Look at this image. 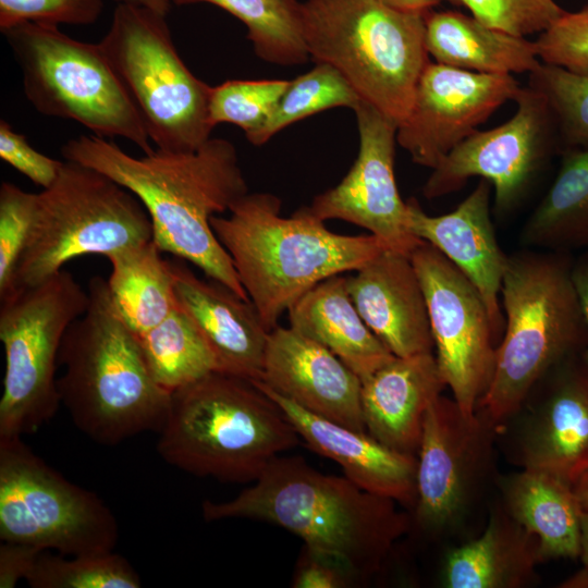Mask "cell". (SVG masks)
Instances as JSON below:
<instances>
[{
  "mask_svg": "<svg viewBox=\"0 0 588 588\" xmlns=\"http://www.w3.org/2000/svg\"><path fill=\"white\" fill-rule=\"evenodd\" d=\"M65 160L103 173L145 206L152 241L162 252L192 262L244 299H249L232 259L216 237L212 216L229 211L248 193L234 145L209 138L193 151L154 149L136 158L112 140L81 135L61 149Z\"/></svg>",
  "mask_w": 588,
  "mask_h": 588,
  "instance_id": "6da1fadb",
  "label": "cell"
},
{
  "mask_svg": "<svg viewBox=\"0 0 588 588\" xmlns=\"http://www.w3.org/2000/svg\"><path fill=\"white\" fill-rule=\"evenodd\" d=\"M397 504L345 476L323 474L301 456H277L234 499L205 501L201 510L207 522L252 518L278 525L362 577L380 569L412 526Z\"/></svg>",
  "mask_w": 588,
  "mask_h": 588,
  "instance_id": "7a4b0ae2",
  "label": "cell"
},
{
  "mask_svg": "<svg viewBox=\"0 0 588 588\" xmlns=\"http://www.w3.org/2000/svg\"><path fill=\"white\" fill-rule=\"evenodd\" d=\"M88 307L66 330L58 358L61 405L78 430L102 445L159 432L171 393L154 379L136 333L122 317L107 280L93 277Z\"/></svg>",
  "mask_w": 588,
  "mask_h": 588,
  "instance_id": "3957f363",
  "label": "cell"
},
{
  "mask_svg": "<svg viewBox=\"0 0 588 588\" xmlns=\"http://www.w3.org/2000/svg\"><path fill=\"white\" fill-rule=\"evenodd\" d=\"M281 205L273 194L248 192L232 204L228 217L210 219L216 237L269 331L316 284L355 271L388 249L373 234L330 231L307 206L282 217Z\"/></svg>",
  "mask_w": 588,
  "mask_h": 588,
  "instance_id": "277c9868",
  "label": "cell"
},
{
  "mask_svg": "<svg viewBox=\"0 0 588 588\" xmlns=\"http://www.w3.org/2000/svg\"><path fill=\"white\" fill-rule=\"evenodd\" d=\"M573 258L527 247L507 255L500 291L504 329L491 383L476 409L500 434L553 368L587 350Z\"/></svg>",
  "mask_w": 588,
  "mask_h": 588,
  "instance_id": "5b68a950",
  "label": "cell"
},
{
  "mask_svg": "<svg viewBox=\"0 0 588 588\" xmlns=\"http://www.w3.org/2000/svg\"><path fill=\"white\" fill-rule=\"evenodd\" d=\"M157 441L170 465L220 481H255L301 438L285 413L254 381L212 371L171 393Z\"/></svg>",
  "mask_w": 588,
  "mask_h": 588,
  "instance_id": "8992f818",
  "label": "cell"
},
{
  "mask_svg": "<svg viewBox=\"0 0 588 588\" xmlns=\"http://www.w3.org/2000/svg\"><path fill=\"white\" fill-rule=\"evenodd\" d=\"M303 37L316 63L333 66L360 100L397 125L430 62L425 14L380 0H305Z\"/></svg>",
  "mask_w": 588,
  "mask_h": 588,
  "instance_id": "52a82bcc",
  "label": "cell"
},
{
  "mask_svg": "<svg viewBox=\"0 0 588 588\" xmlns=\"http://www.w3.org/2000/svg\"><path fill=\"white\" fill-rule=\"evenodd\" d=\"M151 240L150 217L136 195L95 169L65 160L54 183L37 194L8 295L42 282L78 256L108 257Z\"/></svg>",
  "mask_w": 588,
  "mask_h": 588,
  "instance_id": "ba28073f",
  "label": "cell"
},
{
  "mask_svg": "<svg viewBox=\"0 0 588 588\" xmlns=\"http://www.w3.org/2000/svg\"><path fill=\"white\" fill-rule=\"evenodd\" d=\"M21 69L24 94L41 114L75 121L94 135L154 150L143 118L99 44L58 25L25 22L2 32Z\"/></svg>",
  "mask_w": 588,
  "mask_h": 588,
  "instance_id": "9c48e42d",
  "label": "cell"
},
{
  "mask_svg": "<svg viewBox=\"0 0 588 588\" xmlns=\"http://www.w3.org/2000/svg\"><path fill=\"white\" fill-rule=\"evenodd\" d=\"M98 44L158 149L193 151L210 138L215 128L209 118L212 87L181 59L166 15L118 4Z\"/></svg>",
  "mask_w": 588,
  "mask_h": 588,
  "instance_id": "30bf717a",
  "label": "cell"
},
{
  "mask_svg": "<svg viewBox=\"0 0 588 588\" xmlns=\"http://www.w3.org/2000/svg\"><path fill=\"white\" fill-rule=\"evenodd\" d=\"M0 301L5 355L0 438L22 437L47 424L61 405L56 378L61 343L68 328L85 314L89 296L62 269Z\"/></svg>",
  "mask_w": 588,
  "mask_h": 588,
  "instance_id": "8fae6325",
  "label": "cell"
},
{
  "mask_svg": "<svg viewBox=\"0 0 588 588\" xmlns=\"http://www.w3.org/2000/svg\"><path fill=\"white\" fill-rule=\"evenodd\" d=\"M0 538L64 555L113 551L118 522L103 500L36 455L0 438Z\"/></svg>",
  "mask_w": 588,
  "mask_h": 588,
  "instance_id": "7c38bea8",
  "label": "cell"
},
{
  "mask_svg": "<svg viewBox=\"0 0 588 588\" xmlns=\"http://www.w3.org/2000/svg\"><path fill=\"white\" fill-rule=\"evenodd\" d=\"M500 431L454 399L438 396L429 406L417 452L414 517L431 537L453 535L483 497L495 469Z\"/></svg>",
  "mask_w": 588,
  "mask_h": 588,
  "instance_id": "4fadbf2b",
  "label": "cell"
},
{
  "mask_svg": "<svg viewBox=\"0 0 588 588\" xmlns=\"http://www.w3.org/2000/svg\"><path fill=\"white\" fill-rule=\"evenodd\" d=\"M514 101L517 108L510 120L488 131H475L432 169L422 186L426 198L455 193L478 176L492 185V211L498 217L519 207L561 148L544 98L526 86Z\"/></svg>",
  "mask_w": 588,
  "mask_h": 588,
  "instance_id": "5bb4252c",
  "label": "cell"
},
{
  "mask_svg": "<svg viewBox=\"0 0 588 588\" xmlns=\"http://www.w3.org/2000/svg\"><path fill=\"white\" fill-rule=\"evenodd\" d=\"M411 260L425 294L440 373L462 411L475 413L491 383L499 344L485 302L431 244L422 241Z\"/></svg>",
  "mask_w": 588,
  "mask_h": 588,
  "instance_id": "9a60e30c",
  "label": "cell"
},
{
  "mask_svg": "<svg viewBox=\"0 0 588 588\" xmlns=\"http://www.w3.org/2000/svg\"><path fill=\"white\" fill-rule=\"evenodd\" d=\"M354 112L358 156L343 180L317 195L307 209L322 221L339 219L364 228L389 250L411 257L422 241L409 230L407 203L395 182L397 124L363 100Z\"/></svg>",
  "mask_w": 588,
  "mask_h": 588,
  "instance_id": "2e32d148",
  "label": "cell"
},
{
  "mask_svg": "<svg viewBox=\"0 0 588 588\" xmlns=\"http://www.w3.org/2000/svg\"><path fill=\"white\" fill-rule=\"evenodd\" d=\"M520 85L513 75L483 74L429 62L424 69L396 142L420 166L434 169Z\"/></svg>",
  "mask_w": 588,
  "mask_h": 588,
  "instance_id": "e0dca14e",
  "label": "cell"
},
{
  "mask_svg": "<svg viewBox=\"0 0 588 588\" xmlns=\"http://www.w3.org/2000/svg\"><path fill=\"white\" fill-rule=\"evenodd\" d=\"M515 439L516 463L574 486L588 471L585 354L553 368L531 391Z\"/></svg>",
  "mask_w": 588,
  "mask_h": 588,
  "instance_id": "ac0fdd59",
  "label": "cell"
},
{
  "mask_svg": "<svg viewBox=\"0 0 588 588\" xmlns=\"http://www.w3.org/2000/svg\"><path fill=\"white\" fill-rule=\"evenodd\" d=\"M259 380L315 415L367 432L360 378L330 350L291 327L269 332Z\"/></svg>",
  "mask_w": 588,
  "mask_h": 588,
  "instance_id": "d6986e66",
  "label": "cell"
},
{
  "mask_svg": "<svg viewBox=\"0 0 588 588\" xmlns=\"http://www.w3.org/2000/svg\"><path fill=\"white\" fill-rule=\"evenodd\" d=\"M491 193V183L480 179L453 211L440 216L427 215L415 198L406 203L412 233L440 250L473 282L500 342L504 329L500 291L507 255L492 223Z\"/></svg>",
  "mask_w": 588,
  "mask_h": 588,
  "instance_id": "ffe728a7",
  "label": "cell"
},
{
  "mask_svg": "<svg viewBox=\"0 0 588 588\" xmlns=\"http://www.w3.org/2000/svg\"><path fill=\"white\" fill-rule=\"evenodd\" d=\"M179 306L192 320L220 372L259 380L269 330L250 299L226 285L198 278L185 260H170Z\"/></svg>",
  "mask_w": 588,
  "mask_h": 588,
  "instance_id": "44dd1931",
  "label": "cell"
},
{
  "mask_svg": "<svg viewBox=\"0 0 588 588\" xmlns=\"http://www.w3.org/2000/svg\"><path fill=\"white\" fill-rule=\"evenodd\" d=\"M368 328L397 357L433 353L425 294L411 257L383 250L346 277Z\"/></svg>",
  "mask_w": 588,
  "mask_h": 588,
  "instance_id": "7402d4cb",
  "label": "cell"
},
{
  "mask_svg": "<svg viewBox=\"0 0 588 588\" xmlns=\"http://www.w3.org/2000/svg\"><path fill=\"white\" fill-rule=\"evenodd\" d=\"M254 381L279 404L306 445L338 463L345 477L360 488L414 506L417 457L385 446L362 432L315 415L277 393L260 380Z\"/></svg>",
  "mask_w": 588,
  "mask_h": 588,
  "instance_id": "603a6c76",
  "label": "cell"
},
{
  "mask_svg": "<svg viewBox=\"0 0 588 588\" xmlns=\"http://www.w3.org/2000/svg\"><path fill=\"white\" fill-rule=\"evenodd\" d=\"M445 388L433 353L394 356L362 380L367 432L388 448L417 456L426 413Z\"/></svg>",
  "mask_w": 588,
  "mask_h": 588,
  "instance_id": "cb8c5ba5",
  "label": "cell"
},
{
  "mask_svg": "<svg viewBox=\"0 0 588 588\" xmlns=\"http://www.w3.org/2000/svg\"><path fill=\"white\" fill-rule=\"evenodd\" d=\"M287 313L291 328L330 350L360 380L394 357L363 320L343 273L316 284Z\"/></svg>",
  "mask_w": 588,
  "mask_h": 588,
  "instance_id": "d4e9b609",
  "label": "cell"
},
{
  "mask_svg": "<svg viewBox=\"0 0 588 588\" xmlns=\"http://www.w3.org/2000/svg\"><path fill=\"white\" fill-rule=\"evenodd\" d=\"M543 561L537 538L502 507L482 532L452 549L444 561L448 588H523Z\"/></svg>",
  "mask_w": 588,
  "mask_h": 588,
  "instance_id": "484cf974",
  "label": "cell"
},
{
  "mask_svg": "<svg viewBox=\"0 0 588 588\" xmlns=\"http://www.w3.org/2000/svg\"><path fill=\"white\" fill-rule=\"evenodd\" d=\"M426 48L437 63L483 74L530 73L540 63L535 41L457 11L425 13Z\"/></svg>",
  "mask_w": 588,
  "mask_h": 588,
  "instance_id": "4316f807",
  "label": "cell"
},
{
  "mask_svg": "<svg viewBox=\"0 0 588 588\" xmlns=\"http://www.w3.org/2000/svg\"><path fill=\"white\" fill-rule=\"evenodd\" d=\"M503 509L534 535L543 559H578L584 509L572 485L522 468L501 483Z\"/></svg>",
  "mask_w": 588,
  "mask_h": 588,
  "instance_id": "83f0119b",
  "label": "cell"
},
{
  "mask_svg": "<svg viewBox=\"0 0 588 588\" xmlns=\"http://www.w3.org/2000/svg\"><path fill=\"white\" fill-rule=\"evenodd\" d=\"M519 240L527 248L588 250V147L561 152L558 173L526 220Z\"/></svg>",
  "mask_w": 588,
  "mask_h": 588,
  "instance_id": "f1b7e54d",
  "label": "cell"
},
{
  "mask_svg": "<svg viewBox=\"0 0 588 588\" xmlns=\"http://www.w3.org/2000/svg\"><path fill=\"white\" fill-rule=\"evenodd\" d=\"M112 271L109 290L128 327L140 335L166 319L177 306L170 260L155 242L132 245L107 257Z\"/></svg>",
  "mask_w": 588,
  "mask_h": 588,
  "instance_id": "f546056e",
  "label": "cell"
},
{
  "mask_svg": "<svg viewBox=\"0 0 588 588\" xmlns=\"http://www.w3.org/2000/svg\"><path fill=\"white\" fill-rule=\"evenodd\" d=\"M177 5L210 3L241 21L261 60L282 66L305 63L302 2L297 0H172Z\"/></svg>",
  "mask_w": 588,
  "mask_h": 588,
  "instance_id": "4dcf8cb0",
  "label": "cell"
},
{
  "mask_svg": "<svg viewBox=\"0 0 588 588\" xmlns=\"http://www.w3.org/2000/svg\"><path fill=\"white\" fill-rule=\"evenodd\" d=\"M137 338L154 379L170 393L218 370L212 352L180 306Z\"/></svg>",
  "mask_w": 588,
  "mask_h": 588,
  "instance_id": "1f68e13d",
  "label": "cell"
},
{
  "mask_svg": "<svg viewBox=\"0 0 588 588\" xmlns=\"http://www.w3.org/2000/svg\"><path fill=\"white\" fill-rule=\"evenodd\" d=\"M359 102V96L339 71L327 63H317L310 71L289 81L265 124L247 140L261 146L292 123L332 108L354 110Z\"/></svg>",
  "mask_w": 588,
  "mask_h": 588,
  "instance_id": "d6a6232c",
  "label": "cell"
},
{
  "mask_svg": "<svg viewBox=\"0 0 588 588\" xmlns=\"http://www.w3.org/2000/svg\"><path fill=\"white\" fill-rule=\"evenodd\" d=\"M41 552L27 584L33 588H138L142 580L130 562L110 552L78 554Z\"/></svg>",
  "mask_w": 588,
  "mask_h": 588,
  "instance_id": "836d02e7",
  "label": "cell"
},
{
  "mask_svg": "<svg viewBox=\"0 0 588 588\" xmlns=\"http://www.w3.org/2000/svg\"><path fill=\"white\" fill-rule=\"evenodd\" d=\"M527 86L544 98L555 122L561 152L588 147V75L540 61L528 73Z\"/></svg>",
  "mask_w": 588,
  "mask_h": 588,
  "instance_id": "e575fe53",
  "label": "cell"
},
{
  "mask_svg": "<svg viewBox=\"0 0 588 588\" xmlns=\"http://www.w3.org/2000/svg\"><path fill=\"white\" fill-rule=\"evenodd\" d=\"M287 84L286 79H230L212 87V126L232 123L249 137L265 124Z\"/></svg>",
  "mask_w": 588,
  "mask_h": 588,
  "instance_id": "d590c367",
  "label": "cell"
},
{
  "mask_svg": "<svg viewBox=\"0 0 588 588\" xmlns=\"http://www.w3.org/2000/svg\"><path fill=\"white\" fill-rule=\"evenodd\" d=\"M37 194L13 183L0 186V298L9 294L33 224Z\"/></svg>",
  "mask_w": 588,
  "mask_h": 588,
  "instance_id": "8d00e7d4",
  "label": "cell"
},
{
  "mask_svg": "<svg viewBox=\"0 0 588 588\" xmlns=\"http://www.w3.org/2000/svg\"><path fill=\"white\" fill-rule=\"evenodd\" d=\"M482 23L527 37L540 34L565 11L554 0H450Z\"/></svg>",
  "mask_w": 588,
  "mask_h": 588,
  "instance_id": "74e56055",
  "label": "cell"
},
{
  "mask_svg": "<svg viewBox=\"0 0 588 588\" xmlns=\"http://www.w3.org/2000/svg\"><path fill=\"white\" fill-rule=\"evenodd\" d=\"M541 62L588 75V4L564 12L535 40Z\"/></svg>",
  "mask_w": 588,
  "mask_h": 588,
  "instance_id": "f35d334b",
  "label": "cell"
},
{
  "mask_svg": "<svg viewBox=\"0 0 588 588\" xmlns=\"http://www.w3.org/2000/svg\"><path fill=\"white\" fill-rule=\"evenodd\" d=\"M102 10V0H0V29L25 22L90 25Z\"/></svg>",
  "mask_w": 588,
  "mask_h": 588,
  "instance_id": "ab89813d",
  "label": "cell"
},
{
  "mask_svg": "<svg viewBox=\"0 0 588 588\" xmlns=\"http://www.w3.org/2000/svg\"><path fill=\"white\" fill-rule=\"evenodd\" d=\"M0 158L42 189L54 183L64 163L36 150L4 120L0 121Z\"/></svg>",
  "mask_w": 588,
  "mask_h": 588,
  "instance_id": "60d3db41",
  "label": "cell"
},
{
  "mask_svg": "<svg viewBox=\"0 0 588 588\" xmlns=\"http://www.w3.org/2000/svg\"><path fill=\"white\" fill-rule=\"evenodd\" d=\"M356 575L341 561L304 548L296 567L295 588H342Z\"/></svg>",
  "mask_w": 588,
  "mask_h": 588,
  "instance_id": "b9f144b4",
  "label": "cell"
},
{
  "mask_svg": "<svg viewBox=\"0 0 588 588\" xmlns=\"http://www.w3.org/2000/svg\"><path fill=\"white\" fill-rule=\"evenodd\" d=\"M45 550L35 546L2 541L0 546V588H14L27 579Z\"/></svg>",
  "mask_w": 588,
  "mask_h": 588,
  "instance_id": "7bdbcfd3",
  "label": "cell"
},
{
  "mask_svg": "<svg viewBox=\"0 0 588 588\" xmlns=\"http://www.w3.org/2000/svg\"><path fill=\"white\" fill-rule=\"evenodd\" d=\"M571 280L588 328V250L580 252L577 257L573 258ZM585 359L588 364V346L585 352Z\"/></svg>",
  "mask_w": 588,
  "mask_h": 588,
  "instance_id": "ee69618b",
  "label": "cell"
},
{
  "mask_svg": "<svg viewBox=\"0 0 588 588\" xmlns=\"http://www.w3.org/2000/svg\"><path fill=\"white\" fill-rule=\"evenodd\" d=\"M579 559L583 565L581 568L565 580L562 587L588 588V510H584L581 515Z\"/></svg>",
  "mask_w": 588,
  "mask_h": 588,
  "instance_id": "f6af8a7d",
  "label": "cell"
},
{
  "mask_svg": "<svg viewBox=\"0 0 588 588\" xmlns=\"http://www.w3.org/2000/svg\"><path fill=\"white\" fill-rule=\"evenodd\" d=\"M384 4L397 10L427 13L440 3L441 0H380Z\"/></svg>",
  "mask_w": 588,
  "mask_h": 588,
  "instance_id": "bcb514c9",
  "label": "cell"
},
{
  "mask_svg": "<svg viewBox=\"0 0 588 588\" xmlns=\"http://www.w3.org/2000/svg\"><path fill=\"white\" fill-rule=\"evenodd\" d=\"M118 4H130L146 8L167 16L171 9L172 0H114Z\"/></svg>",
  "mask_w": 588,
  "mask_h": 588,
  "instance_id": "7dc6e473",
  "label": "cell"
},
{
  "mask_svg": "<svg viewBox=\"0 0 588 588\" xmlns=\"http://www.w3.org/2000/svg\"><path fill=\"white\" fill-rule=\"evenodd\" d=\"M574 491L584 510H588V471H586L573 486Z\"/></svg>",
  "mask_w": 588,
  "mask_h": 588,
  "instance_id": "c3c4849f",
  "label": "cell"
}]
</instances>
